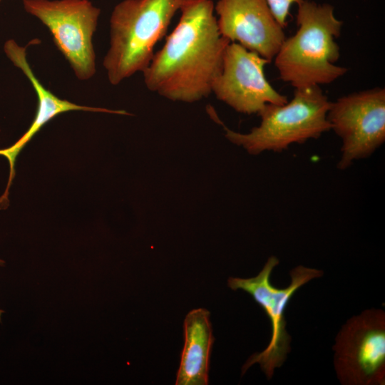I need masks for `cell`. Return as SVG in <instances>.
Masks as SVG:
<instances>
[{
  "mask_svg": "<svg viewBox=\"0 0 385 385\" xmlns=\"http://www.w3.org/2000/svg\"><path fill=\"white\" fill-rule=\"evenodd\" d=\"M212 0H186L178 23L143 72L147 88L173 101L207 97L230 43L219 32Z\"/></svg>",
  "mask_w": 385,
  "mask_h": 385,
  "instance_id": "6da1fadb",
  "label": "cell"
},
{
  "mask_svg": "<svg viewBox=\"0 0 385 385\" xmlns=\"http://www.w3.org/2000/svg\"><path fill=\"white\" fill-rule=\"evenodd\" d=\"M297 30L285 38L274 58L281 80L296 88L329 84L347 68L336 65L340 48L336 41L343 22L329 4L304 0L296 15Z\"/></svg>",
  "mask_w": 385,
  "mask_h": 385,
  "instance_id": "7a4b0ae2",
  "label": "cell"
},
{
  "mask_svg": "<svg viewBox=\"0 0 385 385\" xmlns=\"http://www.w3.org/2000/svg\"><path fill=\"white\" fill-rule=\"evenodd\" d=\"M186 0H123L110 19V46L103 58L115 86L149 66L155 44Z\"/></svg>",
  "mask_w": 385,
  "mask_h": 385,
  "instance_id": "3957f363",
  "label": "cell"
},
{
  "mask_svg": "<svg viewBox=\"0 0 385 385\" xmlns=\"http://www.w3.org/2000/svg\"><path fill=\"white\" fill-rule=\"evenodd\" d=\"M330 102L319 86L296 88L290 101L266 104L257 113L261 121L250 132L242 133L225 127V137L251 155L265 151L281 153L293 144L319 138L331 130L327 120Z\"/></svg>",
  "mask_w": 385,
  "mask_h": 385,
  "instance_id": "277c9868",
  "label": "cell"
},
{
  "mask_svg": "<svg viewBox=\"0 0 385 385\" xmlns=\"http://www.w3.org/2000/svg\"><path fill=\"white\" fill-rule=\"evenodd\" d=\"M279 263L275 256L268 258L259 274L251 278L230 277L228 287L236 291L242 289L249 293L265 310L272 327L268 346L260 353L252 354L243 365L242 374L253 364H259L268 379L276 368L280 367L291 351V337L286 329L284 311L289 301L302 286L312 279L321 277L323 272L314 268L299 265L290 272L291 282L285 288L274 287L270 282L273 269Z\"/></svg>",
  "mask_w": 385,
  "mask_h": 385,
  "instance_id": "5b68a950",
  "label": "cell"
},
{
  "mask_svg": "<svg viewBox=\"0 0 385 385\" xmlns=\"http://www.w3.org/2000/svg\"><path fill=\"white\" fill-rule=\"evenodd\" d=\"M23 4L48 29L76 76L82 81L93 77L96 69L92 38L101 9L88 0H23Z\"/></svg>",
  "mask_w": 385,
  "mask_h": 385,
  "instance_id": "8992f818",
  "label": "cell"
},
{
  "mask_svg": "<svg viewBox=\"0 0 385 385\" xmlns=\"http://www.w3.org/2000/svg\"><path fill=\"white\" fill-rule=\"evenodd\" d=\"M327 120L341 139L337 167L344 170L370 157L385 142V89L376 87L331 101Z\"/></svg>",
  "mask_w": 385,
  "mask_h": 385,
  "instance_id": "52a82bcc",
  "label": "cell"
},
{
  "mask_svg": "<svg viewBox=\"0 0 385 385\" xmlns=\"http://www.w3.org/2000/svg\"><path fill=\"white\" fill-rule=\"evenodd\" d=\"M337 378L344 385H384L385 314L379 309L364 311L347 320L333 347Z\"/></svg>",
  "mask_w": 385,
  "mask_h": 385,
  "instance_id": "ba28073f",
  "label": "cell"
},
{
  "mask_svg": "<svg viewBox=\"0 0 385 385\" xmlns=\"http://www.w3.org/2000/svg\"><path fill=\"white\" fill-rule=\"evenodd\" d=\"M269 63L257 53L230 42L212 93L237 112L245 114L258 113L268 103H286L287 97L276 91L265 77V66Z\"/></svg>",
  "mask_w": 385,
  "mask_h": 385,
  "instance_id": "9c48e42d",
  "label": "cell"
},
{
  "mask_svg": "<svg viewBox=\"0 0 385 385\" xmlns=\"http://www.w3.org/2000/svg\"><path fill=\"white\" fill-rule=\"evenodd\" d=\"M214 10L221 36L274 59L286 37L265 0H218Z\"/></svg>",
  "mask_w": 385,
  "mask_h": 385,
  "instance_id": "30bf717a",
  "label": "cell"
},
{
  "mask_svg": "<svg viewBox=\"0 0 385 385\" xmlns=\"http://www.w3.org/2000/svg\"><path fill=\"white\" fill-rule=\"evenodd\" d=\"M4 51L14 66L19 68L31 82L38 97V106L34 120L27 131L11 146L0 149V155L6 158L10 169L6 190L0 197V210L5 209L9 205V192L16 175L15 164L18 155L41 128L51 119L59 114L71 111L129 115L125 111L80 106L59 98L45 88L34 73L26 59V46H20L15 41L9 40L4 45Z\"/></svg>",
  "mask_w": 385,
  "mask_h": 385,
  "instance_id": "8fae6325",
  "label": "cell"
},
{
  "mask_svg": "<svg viewBox=\"0 0 385 385\" xmlns=\"http://www.w3.org/2000/svg\"><path fill=\"white\" fill-rule=\"evenodd\" d=\"M184 346L177 373L176 385H207L212 346L214 342L210 312L191 310L184 321Z\"/></svg>",
  "mask_w": 385,
  "mask_h": 385,
  "instance_id": "7c38bea8",
  "label": "cell"
},
{
  "mask_svg": "<svg viewBox=\"0 0 385 385\" xmlns=\"http://www.w3.org/2000/svg\"><path fill=\"white\" fill-rule=\"evenodd\" d=\"M278 24L284 29L287 25L289 10L294 4H300L304 0H265Z\"/></svg>",
  "mask_w": 385,
  "mask_h": 385,
  "instance_id": "4fadbf2b",
  "label": "cell"
},
{
  "mask_svg": "<svg viewBox=\"0 0 385 385\" xmlns=\"http://www.w3.org/2000/svg\"><path fill=\"white\" fill-rule=\"evenodd\" d=\"M4 264H5V262L3 260L0 259V266L3 267ZM4 312V310L0 309V322H1V315Z\"/></svg>",
  "mask_w": 385,
  "mask_h": 385,
  "instance_id": "5bb4252c",
  "label": "cell"
},
{
  "mask_svg": "<svg viewBox=\"0 0 385 385\" xmlns=\"http://www.w3.org/2000/svg\"><path fill=\"white\" fill-rule=\"evenodd\" d=\"M1 1V0H0V1Z\"/></svg>",
  "mask_w": 385,
  "mask_h": 385,
  "instance_id": "9a60e30c",
  "label": "cell"
}]
</instances>
